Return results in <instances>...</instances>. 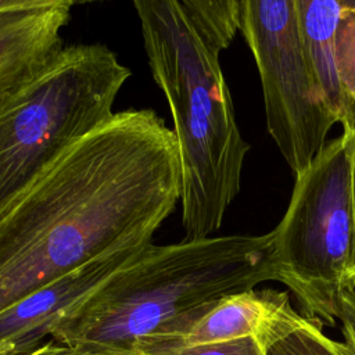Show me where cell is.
I'll return each instance as SVG.
<instances>
[{"instance_id":"cell-18","label":"cell","mask_w":355,"mask_h":355,"mask_svg":"<svg viewBox=\"0 0 355 355\" xmlns=\"http://www.w3.org/2000/svg\"><path fill=\"white\" fill-rule=\"evenodd\" d=\"M98 1H105V0H79V4H89V3H98Z\"/></svg>"},{"instance_id":"cell-17","label":"cell","mask_w":355,"mask_h":355,"mask_svg":"<svg viewBox=\"0 0 355 355\" xmlns=\"http://www.w3.org/2000/svg\"><path fill=\"white\" fill-rule=\"evenodd\" d=\"M352 207H354V216H355V148L352 157Z\"/></svg>"},{"instance_id":"cell-11","label":"cell","mask_w":355,"mask_h":355,"mask_svg":"<svg viewBox=\"0 0 355 355\" xmlns=\"http://www.w3.org/2000/svg\"><path fill=\"white\" fill-rule=\"evenodd\" d=\"M201 36L216 51L230 46L237 26V0H180Z\"/></svg>"},{"instance_id":"cell-3","label":"cell","mask_w":355,"mask_h":355,"mask_svg":"<svg viewBox=\"0 0 355 355\" xmlns=\"http://www.w3.org/2000/svg\"><path fill=\"white\" fill-rule=\"evenodd\" d=\"M153 79L173 119L184 240L209 237L240 191L250 144L236 122L219 51L180 0H132Z\"/></svg>"},{"instance_id":"cell-8","label":"cell","mask_w":355,"mask_h":355,"mask_svg":"<svg viewBox=\"0 0 355 355\" xmlns=\"http://www.w3.org/2000/svg\"><path fill=\"white\" fill-rule=\"evenodd\" d=\"M147 245L121 250L86 263L0 311V355H26L37 348L64 316Z\"/></svg>"},{"instance_id":"cell-10","label":"cell","mask_w":355,"mask_h":355,"mask_svg":"<svg viewBox=\"0 0 355 355\" xmlns=\"http://www.w3.org/2000/svg\"><path fill=\"white\" fill-rule=\"evenodd\" d=\"M71 8L0 12V98L39 69L62 46Z\"/></svg>"},{"instance_id":"cell-14","label":"cell","mask_w":355,"mask_h":355,"mask_svg":"<svg viewBox=\"0 0 355 355\" xmlns=\"http://www.w3.org/2000/svg\"><path fill=\"white\" fill-rule=\"evenodd\" d=\"M336 319L343 324L345 345L355 355V288H347L338 295Z\"/></svg>"},{"instance_id":"cell-9","label":"cell","mask_w":355,"mask_h":355,"mask_svg":"<svg viewBox=\"0 0 355 355\" xmlns=\"http://www.w3.org/2000/svg\"><path fill=\"white\" fill-rule=\"evenodd\" d=\"M305 318L293 308L287 291L250 288L220 298L183 336L155 338L205 344L257 337L268 347L300 326Z\"/></svg>"},{"instance_id":"cell-5","label":"cell","mask_w":355,"mask_h":355,"mask_svg":"<svg viewBox=\"0 0 355 355\" xmlns=\"http://www.w3.org/2000/svg\"><path fill=\"white\" fill-rule=\"evenodd\" d=\"M355 130L327 141L295 178L286 214L273 230L277 280L311 318L334 324L341 291L355 288L352 157Z\"/></svg>"},{"instance_id":"cell-1","label":"cell","mask_w":355,"mask_h":355,"mask_svg":"<svg viewBox=\"0 0 355 355\" xmlns=\"http://www.w3.org/2000/svg\"><path fill=\"white\" fill-rule=\"evenodd\" d=\"M180 178L164 118L114 112L0 219V311L86 263L150 244L180 200Z\"/></svg>"},{"instance_id":"cell-7","label":"cell","mask_w":355,"mask_h":355,"mask_svg":"<svg viewBox=\"0 0 355 355\" xmlns=\"http://www.w3.org/2000/svg\"><path fill=\"white\" fill-rule=\"evenodd\" d=\"M305 53L327 110L355 130V0H297Z\"/></svg>"},{"instance_id":"cell-15","label":"cell","mask_w":355,"mask_h":355,"mask_svg":"<svg viewBox=\"0 0 355 355\" xmlns=\"http://www.w3.org/2000/svg\"><path fill=\"white\" fill-rule=\"evenodd\" d=\"M76 4H79V0H0V12L53 8V7L72 8Z\"/></svg>"},{"instance_id":"cell-4","label":"cell","mask_w":355,"mask_h":355,"mask_svg":"<svg viewBox=\"0 0 355 355\" xmlns=\"http://www.w3.org/2000/svg\"><path fill=\"white\" fill-rule=\"evenodd\" d=\"M129 76L101 43L62 46L0 98V219L71 146L114 115Z\"/></svg>"},{"instance_id":"cell-6","label":"cell","mask_w":355,"mask_h":355,"mask_svg":"<svg viewBox=\"0 0 355 355\" xmlns=\"http://www.w3.org/2000/svg\"><path fill=\"white\" fill-rule=\"evenodd\" d=\"M237 26L258 68L268 133L297 176L337 123L309 67L297 0H237Z\"/></svg>"},{"instance_id":"cell-12","label":"cell","mask_w":355,"mask_h":355,"mask_svg":"<svg viewBox=\"0 0 355 355\" xmlns=\"http://www.w3.org/2000/svg\"><path fill=\"white\" fill-rule=\"evenodd\" d=\"M323 322L313 316L275 340L266 347V355H354L344 344L322 331Z\"/></svg>"},{"instance_id":"cell-16","label":"cell","mask_w":355,"mask_h":355,"mask_svg":"<svg viewBox=\"0 0 355 355\" xmlns=\"http://www.w3.org/2000/svg\"><path fill=\"white\" fill-rule=\"evenodd\" d=\"M26 355H111V354L87 351V349L72 347V345L62 344V343H60V344L46 343L43 345H39L33 351L28 352Z\"/></svg>"},{"instance_id":"cell-13","label":"cell","mask_w":355,"mask_h":355,"mask_svg":"<svg viewBox=\"0 0 355 355\" xmlns=\"http://www.w3.org/2000/svg\"><path fill=\"white\" fill-rule=\"evenodd\" d=\"M132 355H266V347L257 337L205 344H179L165 338H146L135 347Z\"/></svg>"},{"instance_id":"cell-2","label":"cell","mask_w":355,"mask_h":355,"mask_svg":"<svg viewBox=\"0 0 355 355\" xmlns=\"http://www.w3.org/2000/svg\"><path fill=\"white\" fill-rule=\"evenodd\" d=\"M277 280L273 232L148 244L51 330L55 341L132 355L155 337H179L220 298Z\"/></svg>"}]
</instances>
